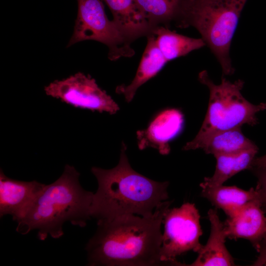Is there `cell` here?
Listing matches in <instances>:
<instances>
[{
  "mask_svg": "<svg viewBox=\"0 0 266 266\" xmlns=\"http://www.w3.org/2000/svg\"><path fill=\"white\" fill-rule=\"evenodd\" d=\"M171 201H164L148 217L125 214L98 221L85 246L89 266H153L164 264L161 225Z\"/></svg>",
  "mask_w": 266,
  "mask_h": 266,
  "instance_id": "obj_1",
  "label": "cell"
},
{
  "mask_svg": "<svg viewBox=\"0 0 266 266\" xmlns=\"http://www.w3.org/2000/svg\"><path fill=\"white\" fill-rule=\"evenodd\" d=\"M122 142L118 165L109 169L92 167L98 182L91 205V217L110 220L125 214L152 215L156 208L168 199V181L158 182L135 171Z\"/></svg>",
  "mask_w": 266,
  "mask_h": 266,
  "instance_id": "obj_2",
  "label": "cell"
},
{
  "mask_svg": "<svg viewBox=\"0 0 266 266\" xmlns=\"http://www.w3.org/2000/svg\"><path fill=\"white\" fill-rule=\"evenodd\" d=\"M80 173L73 166L66 165L61 176L45 185L16 228L25 235L37 231L42 241L48 236L57 239L64 235L63 225L66 222L83 228L91 218L94 193L85 190L79 181Z\"/></svg>",
  "mask_w": 266,
  "mask_h": 266,
  "instance_id": "obj_3",
  "label": "cell"
},
{
  "mask_svg": "<svg viewBox=\"0 0 266 266\" xmlns=\"http://www.w3.org/2000/svg\"><path fill=\"white\" fill-rule=\"evenodd\" d=\"M247 0H184L176 26L194 27L219 62L223 74L234 72L230 47Z\"/></svg>",
  "mask_w": 266,
  "mask_h": 266,
  "instance_id": "obj_4",
  "label": "cell"
},
{
  "mask_svg": "<svg viewBox=\"0 0 266 266\" xmlns=\"http://www.w3.org/2000/svg\"><path fill=\"white\" fill-rule=\"evenodd\" d=\"M198 79L209 89L208 108L200 131L184 146V150L200 149L207 138L217 132L241 128L244 124L256 125L257 114L266 110V102L255 105L243 97L241 91L244 81L240 79L232 82L222 77L221 83L215 84L205 70L200 72Z\"/></svg>",
  "mask_w": 266,
  "mask_h": 266,
  "instance_id": "obj_5",
  "label": "cell"
},
{
  "mask_svg": "<svg viewBox=\"0 0 266 266\" xmlns=\"http://www.w3.org/2000/svg\"><path fill=\"white\" fill-rule=\"evenodd\" d=\"M77 16L67 46L80 41L93 40L108 47V57L111 61L131 57L134 54L131 47V42L114 21L108 19L100 0H77Z\"/></svg>",
  "mask_w": 266,
  "mask_h": 266,
  "instance_id": "obj_6",
  "label": "cell"
},
{
  "mask_svg": "<svg viewBox=\"0 0 266 266\" xmlns=\"http://www.w3.org/2000/svg\"><path fill=\"white\" fill-rule=\"evenodd\" d=\"M164 232L161 248L164 265L181 266L176 258L193 250L198 253L203 246L200 215L194 203L186 202L179 207L169 209L163 220Z\"/></svg>",
  "mask_w": 266,
  "mask_h": 266,
  "instance_id": "obj_7",
  "label": "cell"
},
{
  "mask_svg": "<svg viewBox=\"0 0 266 266\" xmlns=\"http://www.w3.org/2000/svg\"><path fill=\"white\" fill-rule=\"evenodd\" d=\"M45 94L75 107L116 113L119 107L90 75L78 72L55 80L44 87Z\"/></svg>",
  "mask_w": 266,
  "mask_h": 266,
  "instance_id": "obj_8",
  "label": "cell"
},
{
  "mask_svg": "<svg viewBox=\"0 0 266 266\" xmlns=\"http://www.w3.org/2000/svg\"><path fill=\"white\" fill-rule=\"evenodd\" d=\"M183 125V115L179 110L167 108L160 111L146 129L136 132L139 149L151 147L162 155H167L170 150L169 142L179 134Z\"/></svg>",
  "mask_w": 266,
  "mask_h": 266,
  "instance_id": "obj_9",
  "label": "cell"
},
{
  "mask_svg": "<svg viewBox=\"0 0 266 266\" xmlns=\"http://www.w3.org/2000/svg\"><path fill=\"white\" fill-rule=\"evenodd\" d=\"M227 238L249 240L258 252L266 238V217L260 198L246 204L224 222Z\"/></svg>",
  "mask_w": 266,
  "mask_h": 266,
  "instance_id": "obj_10",
  "label": "cell"
},
{
  "mask_svg": "<svg viewBox=\"0 0 266 266\" xmlns=\"http://www.w3.org/2000/svg\"><path fill=\"white\" fill-rule=\"evenodd\" d=\"M45 184L35 180L12 179L0 170V217L10 215L18 222L25 214Z\"/></svg>",
  "mask_w": 266,
  "mask_h": 266,
  "instance_id": "obj_11",
  "label": "cell"
},
{
  "mask_svg": "<svg viewBox=\"0 0 266 266\" xmlns=\"http://www.w3.org/2000/svg\"><path fill=\"white\" fill-rule=\"evenodd\" d=\"M207 216L211 227L208 241L198 253L195 261L187 266H235L233 258L225 245L227 237L224 222L220 220L216 208L210 209Z\"/></svg>",
  "mask_w": 266,
  "mask_h": 266,
  "instance_id": "obj_12",
  "label": "cell"
},
{
  "mask_svg": "<svg viewBox=\"0 0 266 266\" xmlns=\"http://www.w3.org/2000/svg\"><path fill=\"white\" fill-rule=\"evenodd\" d=\"M147 37V45L133 79L129 85H119L116 89L128 102L133 99L138 88L156 75L167 62L156 44L154 34Z\"/></svg>",
  "mask_w": 266,
  "mask_h": 266,
  "instance_id": "obj_13",
  "label": "cell"
},
{
  "mask_svg": "<svg viewBox=\"0 0 266 266\" xmlns=\"http://www.w3.org/2000/svg\"><path fill=\"white\" fill-rule=\"evenodd\" d=\"M110 8L113 21L131 42L151 33L152 28L139 10L135 0H103Z\"/></svg>",
  "mask_w": 266,
  "mask_h": 266,
  "instance_id": "obj_14",
  "label": "cell"
},
{
  "mask_svg": "<svg viewBox=\"0 0 266 266\" xmlns=\"http://www.w3.org/2000/svg\"><path fill=\"white\" fill-rule=\"evenodd\" d=\"M200 187L202 189L201 196L207 199L215 208L222 209L228 217H233L248 203L260 198L256 188L246 191L235 186Z\"/></svg>",
  "mask_w": 266,
  "mask_h": 266,
  "instance_id": "obj_15",
  "label": "cell"
},
{
  "mask_svg": "<svg viewBox=\"0 0 266 266\" xmlns=\"http://www.w3.org/2000/svg\"><path fill=\"white\" fill-rule=\"evenodd\" d=\"M258 148L230 154L214 156L216 164L214 174L206 177L200 186L214 187L223 185L229 178L245 169H250Z\"/></svg>",
  "mask_w": 266,
  "mask_h": 266,
  "instance_id": "obj_16",
  "label": "cell"
},
{
  "mask_svg": "<svg viewBox=\"0 0 266 266\" xmlns=\"http://www.w3.org/2000/svg\"><path fill=\"white\" fill-rule=\"evenodd\" d=\"M156 44L167 61L184 56L206 45L201 38H195L178 34L160 26L152 31Z\"/></svg>",
  "mask_w": 266,
  "mask_h": 266,
  "instance_id": "obj_17",
  "label": "cell"
},
{
  "mask_svg": "<svg viewBox=\"0 0 266 266\" xmlns=\"http://www.w3.org/2000/svg\"><path fill=\"white\" fill-rule=\"evenodd\" d=\"M256 147L257 145L243 134L241 128H236L212 134L201 144L200 149L214 156L238 153Z\"/></svg>",
  "mask_w": 266,
  "mask_h": 266,
  "instance_id": "obj_18",
  "label": "cell"
},
{
  "mask_svg": "<svg viewBox=\"0 0 266 266\" xmlns=\"http://www.w3.org/2000/svg\"><path fill=\"white\" fill-rule=\"evenodd\" d=\"M152 30L161 24L175 22L184 0H135Z\"/></svg>",
  "mask_w": 266,
  "mask_h": 266,
  "instance_id": "obj_19",
  "label": "cell"
},
{
  "mask_svg": "<svg viewBox=\"0 0 266 266\" xmlns=\"http://www.w3.org/2000/svg\"><path fill=\"white\" fill-rule=\"evenodd\" d=\"M257 178V190L262 203V206L265 213L266 212V167L252 168L250 169Z\"/></svg>",
  "mask_w": 266,
  "mask_h": 266,
  "instance_id": "obj_20",
  "label": "cell"
},
{
  "mask_svg": "<svg viewBox=\"0 0 266 266\" xmlns=\"http://www.w3.org/2000/svg\"><path fill=\"white\" fill-rule=\"evenodd\" d=\"M258 252L259 255L252 266H266V239L262 243Z\"/></svg>",
  "mask_w": 266,
  "mask_h": 266,
  "instance_id": "obj_21",
  "label": "cell"
},
{
  "mask_svg": "<svg viewBox=\"0 0 266 266\" xmlns=\"http://www.w3.org/2000/svg\"><path fill=\"white\" fill-rule=\"evenodd\" d=\"M265 167H266V154L260 157H256L253 162L252 168Z\"/></svg>",
  "mask_w": 266,
  "mask_h": 266,
  "instance_id": "obj_22",
  "label": "cell"
},
{
  "mask_svg": "<svg viewBox=\"0 0 266 266\" xmlns=\"http://www.w3.org/2000/svg\"></svg>",
  "mask_w": 266,
  "mask_h": 266,
  "instance_id": "obj_23",
  "label": "cell"
}]
</instances>
